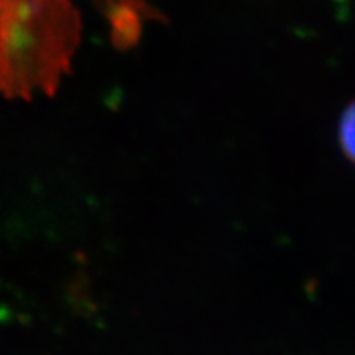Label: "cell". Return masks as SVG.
<instances>
[{
  "label": "cell",
  "mask_w": 355,
  "mask_h": 355,
  "mask_svg": "<svg viewBox=\"0 0 355 355\" xmlns=\"http://www.w3.org/2000/svg\"><path fill=\"white\" fill-rule=\"evenodd\" d=\"M81 43L69 0H0V94L53 96Z\"/></svg>",
  "instance_id": "1"
},
{
  "label": "cell",
  "mask_w": 355,
  "mask_h": 355,
  "mask_svg": "<svg viewBox=\"0 0 355 355\" xmlns=\"http://www.w3.org/2000/svg\"><path fill=\"white\" fill-rule=\"evenodd\" d=\"M354 122H355V115H354V105L350 104L347 109L344 110V114L340 115L339 121V144L343 146V152L345 153L347 159H354Z\"/></svg>",
  "instance_id": "2"
}]
</instances>
